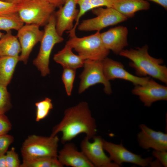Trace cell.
<instances>
[{
    "label": "cell",
    "mask_w": 167,
    "mask_h": 167,
    "mask_svg": "<svg viewBox=\"0 0 167 167\" xmlns=\"http://www.w3.org/2000/svg\"><path fill=\"white\" fill-rule=\"evenodd\" d=\"M152 154L163 166L165 167L167 166V151L154 150L153 151Z\"/></svg>",
    "instance_id": "1f68e13d"
},
{
    "label": "cell",
    "mask_w": 167,
    "mask_h": 167,
    "mask_svg": "<svg viewBox=\"0 0 167 167\" xmlns=\"http://www.w3.org/2000/svg\"><path fill=\"white\" fill-rule=\"evenodd\" d=\"M77 5V0H65L63 4L54 13L56 29L60 36H62L65 31H69L73 29L74 22L79 12Z\"/></svg>",
    "instance_id": "5bb4252c"
},
{
    "label": "cell",
    "mask_w": 167,
    "mask_h": 167,
    "mask_svg": "<svg viewBox=\"0 0 167 167\" xmlns=\"http://www.w3.org/2000/svg\"><path fill=\"white\" fill-rule=\"evenodd\" d=\"M57 157H42L23 160L20 167H62Z\"/></svg>",
    "instance_id": "cb8c5ba5"
},
{
    "label": "cell",
    "mask_w": 167,
    "mask_h": 167,
    "mask_svg": "<svg viewBox=\"0 0 167 167\" xmlns=\"http://www.w3.org/2000/svg\"><path fill=\"white\" fill-rule=\"evenodd\" d=\"M12 106L6 86L0 84V114H5Z\"/></svg>",
    "instance_id": "4316f807"
},
{
    "label": "cell",
    "mask_w": 167,
    "mask_h": 167,
    "mask_svg": "<svg viewBox=\"0 0 167 167\" xmlns=\"http://www.w3.org/2000/svg\"><path fill=\"white\" fill-rule=\"evenodd\" d=\"M16 13H17L16 4L0 0V15Z\"/></svg>",
    "instance_id": "f546056e"
},
{
    "label": "cell",
    "mask_w": 167,
    "mask_h": 167,
    "mask_svg": "<svg viewBox=\"0 0 167 167\" xmlns=\"http://www.w3.org/2000/svg\"><path fill=\"white\" fill-rule=\"evenodd\" d=\"M40 27L34 24H24L17 31L16 36L20 44L21 51L19 61L26 64L33 47L40 42L43 31Z\"/></svg>",
    "instance_id": "30bf717a"
},
{
    "label": "cell",
    "mask_w": 167,
    "mask_h": 167,
    "mask_svg": "<svg viewBox=\"0 0 167 167\" xmlns=\"http://www.w3.org/2000/svg\"><path fill=\"white\" fill-rule=\"evenodd\" d=\"M44 27L39 52L33 61V64L40 71L42 76H45L50 73L49 58L53 47L55 45L64 40L63 38L58 34L56 29L54 13Z\"/></svg>",
    "instance_id": "8992f818"
},
{
    "label": "cell",
    "mask_w": 167,
    "mask_h": 167,
    "mask_svg": "<svg viewBox=\"0 0 167 167\" xmlns=\"http://www.w3.org/2000/svg\"><path fill=\"white\" fill-rule=\"evenodd\" d=\"M148 50V46L146 45L135 49H123L119 54L131 61L129 65L135 69L138 75H148L166 84L167 68L161 65L163 62V60L151 56Z\"/></svg>",
    "instance_id": "7a4b0ae2"
},
{
    "label": "cell",
    "mask_w": 167,
    "mask_h": 167,
    "mask_svg": "<svg viewBox=\"0 0 167 167\" xmlns=\"http://www.w3.org/2000/svg\"><path fill=\"white\" fill-rule=\"evenodd\" d=\"M150 6L145 0H113L112 8L127 18L133 17L137 11L148 9Z\"/></svg>",
    "instance_id": "ac0fdd59"
},
{
    "label": "cell",
    "mask_w": 167,
    "mask_h": 167,
    "mask_svg": "<svg viewBox=\"0 0 167 167\" xmlns=\"http://www.w3.org/2000/svg\"><path fill=\"white\" fill-rule=\"evenodd\" d=\"M83 67L84 70L79 75L80 80L78 91L79 94L98 84L104 85L106 94L111 93L110 83L104 74L102 61L86 60Z\"/></svg>",
    "instance_id": "ba28073f"
},
{
    "label": "cell",
    "mask_w": 167,
    "mask_h": 167,
    "mask_svg": "<svg viewBox=\"0 0 167 167\" xmlns=\"http://www.w3.org/2000/svg\"><path fill=\"white\" fill-rule=\"evenodd\" d=\"M128 34L127 28L120 26L111 28L100 35L105 47L117 54L128 45Z\"/></svg>",
    "instance_id": "2e32d148"
},
{
    "label": "cell",
    "mask_w": 167,
    "mask_h": 167,
    "mask_svg": "<svg viewBox=\"0 0 167 167\" xmlns=\"http://www.w3.org/2000/svg\"><path fill=\"white\" fill-rule=\"evenodd\" d=\"M12 125L5 114H0V135L7 134L11 129Z\"/></svg>",
    "instance_id": "4dcf8cb0"
},
{
    "label": "cell",
    "mask_w": 167,
    "mask_h": 167,
    "mask_svg": "<svg viewBox=\"0 0 167 167\" xmlns=\"http://www.w3.org/2000/svg\"><path fill=\"white\" fill-rule=\"evenodd\" d=\"M0 167H6V156L5 154L0 155Z\"/></svg>",
    "instance_id": "e575fe53"
},
{
    "label": "cell",
    "mask_w": 167,
    "mask_h": 167,
    "mask_svg": "<svg viewBox=\"0 0 167 167\" xmlns=\"http://www.w3.org/2000/svg\"><path fill=\"white\" fill-rule=\"evenodd\" d=\"M92 10L96 16L82 21L78 25L79 30L100 31L106 27L117 24L127 19L126 17L112 7H99Z\"/></svg>",
    "instance_id": "52a82bcc"
},
{
    "label": "cell",
    "mask_w": 167,
    "mask_h": 167,
    "mask_svg": "<svg viewBox=\"0 0 167 167\" xmlns=\"http://www.w3.org/2000/svg\"><path fill=\"white\" fill-rule=\"evenodd\" d=\"M113 0H77L79 6V14L73 29L76 30L80 18L87 11L95 8L105 6L112 7Z\"/></svg>",
    "instance_id": "7402d4cb"
},
{
    "label": "cell",
    "mask_w": 167,
    "mask_h": 167,
    "mask_svg": "<svg viewBox=\"0 0 167 167\" xmlns=\"http://www.w3.org/2000/svg\"><path fill=\"white\" fill-rule=\"evenodd\" d=\"M14 140V138L11 135L7 134L0 135V155L5 154Z\"/></svg>",
    "instance_id": "f1b7e54d"
},
{
    "label": "cell",
    "mask_w": 167,
    "mask_h": 167,
    "mask_svg": "<svg viewBox=\"0 0 167 167\" xmlns=\"http://www.w3.org/2000/svg\"><path fill=\"white\" fill-rule=\"evenodd\" d=\"M69 33L70 38L66 44L85 60L102 61L109 54L110 50L104 46L100 31L82 37L77 36L75 33Z\"/></svg>",
    "instance_id": "3957f363"
},
{
    "label": "cell",
    "mask_w": 167,
    "mask_h": 167,
    "mask_svg": "<svg viewBox=\"0 0 167 167\" xmlns=\"http://www.w3.org/2000/svg\"><path fill=\"white\" fill-rule=\"evenodd\" d=\"M35 105L36 109V122H39L46 118L53 108L52 100L48 97L36 103Z\"/></svg>",
    "instance_id": "d4e9b609"
},
{
    "label": "cell",
    "mask_w": 167,
    "mask_h": 167,
    "mask_svg": "<svg viewBox=\"0 0 167 167\" xmlns=\"http://www.w3.org/2000/svg\"><path fill=\"white\" fill-rule=\"evenodd\" d=\"M72 49L70 46L66 44L62 49L54 55V60L63 68L76 70L83 67L85 60L79 55L74 54Z\"/></svg>",
    "instance_id": "d6986e66"
},
{
    "label": "cell",
    "mask_w": 167,
    "mask_h": 167,
    "mask_svg": "<svg viewBox=\"0 0 167 167\" xmlns=\"http://www.w3.org/2000/svg\"><path fill=\"white\" fill-rule=\"evenodd\" d=\"M93 141L86 137L81 141V151L94 167H117L118 165L112 162L109 156L106 155L103 148V139L101 136H95Z\"/></svg>",
    "instance_id": "9c48e42d"
},
{
    "label": "cell",
    "mask_w": 167,
    "mask_h": 167,
    "mask_svg": "<svg viewBox=\"0 0 167 167\" xmlns=\"http://www.w3.org/2000/svg\"><path fill=\"white\" fill-rule=\"evenodd\" d=\"M58 152L57 158L60 163L72 167H94L83 152L79 151L75 144L67 142Z\"/></svg>",
    "instance_id": "e0dca14e"
},
{
    "label": "cell",
    "mask_w": 167,
    "mask_h": 167,
    "mask_svg": "<svg viewBox=\"0 0 167 167\" xmlns=\"http://www.w3.org/2000/svg\"><path fill=\"white\" fill-rule=\"evenodd\" d=\"M63 68L62 79L66 93L70 96L72 93L76 70L67 68Z\"/></svg>",
    "instance_id": "484cf974"
},
{
    "label": "cell",
    "mask_w": 167,
    "mask_h": 167,
    "mask_svg": "<svg viewBox=\"0 0 167 167\" xmlns=\"http://www.w3.org/2000/svg\"><path fill=\"white\" fill-rule=\"evenodd\" d=\"M140 131L137 135L139 146L145 149L152 148L154 150L167 151V134L155 131L144 124H141Z\"/></svg>",
    "instance_id": "9a60e30c"
},
{
    "label": "cell",
    "mask_w": 167,
    "mask_h": 167,
    "mask_svg": "<svg viewBox=\"0 0 167 167\" xmlns=\"http://www.w3.org/2000/svg\"><path fill=\"white\" fill-rule=\"evenodd\" d=\"M97 132L96 121L88 105L82 101L65 110L62 119L54 127L51 135L55 136L61 132V142L64 144L82 133L90 140L96 135Z\"/></svg>",
    "instance_id": "6da1fadb"
},
{
    "label": "cell",
    "mask_w": 167,
    "mask_h": 167,
    "mask_svg": "<svg viewBox=\"0 0 167 167\" xmlns=\"http://www.w3.org/2000/svg\"><path fill=\"white\" fill-rule=\"evenodd\" d=\"M21 51L20 43L16 36L11 31L7 32L0 39V56H19Z\"/></svg>",
    "instance_id": "ffe728a7"
},
{
    "label": "cell",
    "mask_w": 167,
    "mask_h": 167,
    "mask_svg": "<svg viewBox=\"0 0 167 167\" xmlns=\"http://www.w3.org/2000/svg\"><path fill=\"white\" fill-rule=\"evenodd\" d=\"M55 8H59L64 3L65 0H46Z\"/></svg>",
    "instance_id": "d6a6232c"
},
{
    "label": "cell",
    "mask_w": 167,
    "mask_h": 167,
    "mask_svg": "<svg viewBox=\"0 0 167 167\" xmlns=\"http://www.w3.org/2000/svg\"><path fill=\"white\" fill-rule=\"evenodd\" d=\"M3 1L13 3L15 4H18L25 0H3Z\"/></svg>",
    "instance_id": "d590c367"
},
{
    "label": "cell",
    "mask_w": 167,
    "mask_h": 167,
    "mask_svg": "<svg viewBox=\"0 0 167 167\" xmlns=\"http://www.w3.org/2000/svg\"><path fill=\"white\" fill-rule=\"evenodd\" d=\"M4 34V33L0 32V39L2 36Z\"/></svg>",
    "instance_id": "8d00e7d4"
},
{
    "label": "cell",
    "mask_w": 167,
    "mask_h": 167,
    "mask_svg": "<svg viewBox=\"0 0 167 167\" xmlns=\"http://www.w3.org/2000/svg\"><path fill=\"white\" fill-rule=\"evenodd\" d=\"M132 92L138 96L146 106H150L157 101L167 100V87L159 84L152 79H150L144 84L136 85Z\"/></svg>",
    "instance_id": "4fadbf2b"
},
{
    "label": "cell",
    "mask_w": 167,
    "mask_h": 167,
    "mask_svg": "<svg viewBox=\"0 0 167 167\" xmlns=\"http://www.w3.org/2000/svg\"><path fill=\"white\" fill-rule=\"evenodd\" d=\"M24 24L17 13L0 15V30L6 32L13 29L17 31Z\"/></svg>",
    "instance_id": "603a6c76"
},
{
    "label": "cell",
    "mask_w": 167,
    "mask_h": 167,
    "mask_svg": "<svg viewBox=\"0 0 167 167\" xmlns=\"http://www.w3.org/2000/svg\"><path fill=\"white\" fill-rule=\"evenodd\" d=\"M104 75L109 81L116 79L129 81L136 85H143L150 79L149 77H139L127 71L121 62L106 58L102 61Z\"/></svg>",
    "instance_id": "7c38bea8"
},
{
    "label": "cell",
    "mask_w": 167,
    "mask_h": 167,
    "mask_svg": "<svg viewBox=\"0 0 167 167\" xmlns=\"http://www.w3.org/2000/svg\"><path fill=\"white\" fill-rule=\"evenodd\" d=\"M17 13L24 24L45 26L56 8L46 0H25L17 4Z\"/></svg>",
    "instance_id": "5b68a950"
},
{
    "label": "cell",
    "mask_w": 167,
    "mask_h": 167,
    "mask_svg": "<svg viewBox=\"0 0 167 167\" xmlns=\"http://www.w3.org/2000/svg\"><path fill=\"white\" fill-rule=\"evenodd\" d=\"M103 148L109 154L111 160L119 166L123 162H128L144 167L152 161V157L143 158L140 155L134 153L127 149L120 143L116 144L103 139Z\"/></svg>",
    "instance_id": "8fae6325"
},
{
    "label": "cell",
    "mask_w": 167,
    "mask_h": 167,
    "mask_svg": "<svg viewBox=\"0 0 167 167\" xmlns=\"http://www.w3.org/2000/svg\"><path fill=\"white\" fill-rule=\"evenodd\" d=\"M59 139L56 135H29L23 143L21 152L23 160L42 157H57Z\"/></svg>",
    "instance_id": "277c9868"
},
{
    "label": "cell",
    "mask_w": 167,
    "mask_h": 167,
    "mask_svg": "<svg viewBox=\"0 0 167 167\" xmlns=\"http://www.w3.org/2000/svg\"><path fill=\"white\" fill-rule=\"evenodd\" d=\"M19 56H0V84L6 86L12 79Z\"/></svg>",
    "instance_id": "44dd1931"
},
{
    "label": "cell",
    "mask_w": 167,
    "mask_h": 167,
    "mask_svg": "<svg viewBox=\"0 0 167 167\" xmlns=\"http://www.w3.org/2000/svg\"><path fill=\"white\" fill-rule=\"evenodd\" d=\"M5 155L6 167H20V165L18 154L12 147L7 151Z\"/></svg>",
    "instance_id": "83f0119b"
},
{
    "label": "cell",
    "mask_w": 167,
    "mask_h": 167,
    "mask_svg": "<svg viewBox=\"0 0 167 167\" xmlns=\"http://www.w3.org/2000/svg\"><path fill=\"white\" fill-rule=\"evenodd\" d=\"M154 2L162 6L165 10L167 9V0H145Z\"/></svg>",
    "instance_id": "836d02e7"
},
{
    "label": "cell",
    "mask_w": 167,
    "mask_h": 167,
    "mask_svg": "<svg viewBox=\"0 0 167 167\" xmlns=\"http://www.w3.org/2000/svg\"><path fill=\"white\" fill-rule=\"evenodd\" d=\"M2 0V1H3V0Z\"/></svg>",
    "instance_id": "74e56055"
}]
</instances>
